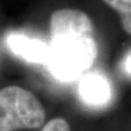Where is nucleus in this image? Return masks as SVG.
<instances>
[{"mask_svg": "<svg viewBox=\"0 0 131 131\" xmlns=\"http://www.w3.org/2000/svg\"><path fill=\"white\" fill-rule=\"evenodd\" d=\"M49 54L46 66L56 79L71 82L89 69L98 54L93 24L84 12L62 9L50 20Z\"/></svg>", "mask_w": 131, "mask_h": 131, "instance_id": "nucleus-1", "label": "nucleus"}, {"mask_svg": "<svg viewBox=\"0 0 131 131\" xmlns=\"http://www.w3.org/2000/svg\"><path fill=\"white\" fill-rule=\"evenodd\" d=\"M46 114L37 97L17 85L0 89V131L38 128Z\"/></svg>", "mask_w": 131, "mask_h": 131, "instance_id": "nucleus-2", "label": "nucleus"}, {"mask_svg": "<svg viewBox=\"0 0 131 131\" xmlns=\"http://www.w3.org/2000/svg\"><path fill=\"white\" fill-rule=\"evenodd\" d=\"M6 45L16 56L31 63H46L49 46L38 39H32L24 34H10L6 38Z\"/></svg>", "mask_w": 131, "mask_h": 131, "instance_id": "nucleus-3", "label": "nucleus"}, {"mask_svg": "<svg viewBox=\"0 0 131 131\" xmlns=\"http://www.w3.org/2000/svg\"><path fill=\"white\" fill-rule=\"evenodd\" d=\"M81 99L89 106L101 107L111 98V89L107 80L99 74H89L80 84Z\"/></svg>", "mask_w": 131, "mask_h": 131, "instance_id": "nucleus-4", "label": "nucleus"}, {"mask_svg": "<svg viewBox=\"0 0 131 131\" xmlns=\"http://www.w3.org/2000/svg\"><path fill=\"white\" fill-rule=\"evenodd\" d=\"M121 16L122 24L125 32L131 34V0H103Z\"/></svg>", "mask_w": 131, "mask_h": 131, "instance_id": "nucleus-5", "label": "nucleus"}, {"mask_svg": "<svg viewBox=\"0 0 131 131\" xmlns=\"http://www.w3.org/2000/svg\"><path fill=\"white\" fill-rule=\"evenodd\" d=\"M41 131H71V129L64 118L56 117L48 122Z\"/></svg>", "mask_w": 131, "mask_h": 131, "instance_id": "nucleus-6", "label": "nucleus"}, {"mask_svg": "<svg viewBox=\"0 0 131 131\" xmlns=\"http://www.w3.org/2000/svg\"><path fill=\"white\" fill-rule=\"evenodd\" d=\"M124 67L125 70L131 75V52L127 56V57L125 58V62H124Z\"/></svg>", "mask_w": 131, "mask_h": 131, "instance_id": "nucleus-7", "label": "nucleus"}]
</instances>
